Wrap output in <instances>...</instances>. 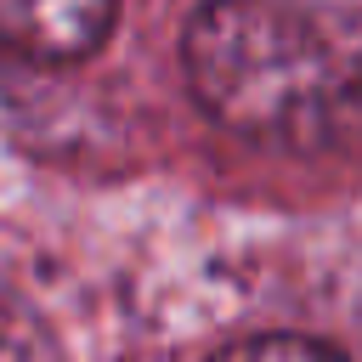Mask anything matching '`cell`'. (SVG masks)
Listing matches in <instances>:
<instances>
[{
	"instance_id": "1",
	"label": "cell",
	"mask_w": 362,
	"mask_h": 362,
	"mask_svg": "<svg viewBox=\"0 0 362 362\" xmlns=\"http://www.w3.org/2000/svg\"><path fill=\"white\" fill-rule=\"evenodd\" d=\"M181 68L198 107L249 141L317 153L362 124V57L294 0H204Z\"/></svg>"
},
{
	"instance_id": "2",
	"label": "cell",
	"mask_w": 362,
	"mask_h": 362,
	"mask_svg": "<svg viewBox=\"0 0 362 362\" xmlns=\"http://www.w3.org/2000/svg\"><path fill=\"white\" fill-rule=\"evenodd\" d=\"M119 23V0H0V51L62 68L85 62Z\"/></svg>"
},
{
	"instance_id": "3",
	"label": "cell",
	"mask_w": 362,
	"mask_h": 362,
	"mask_svg": "<svg viewBox=\"0 0 362 362\" xmlns=\"http://www.w3.org/2000/svg\"><path fill=\"white\" fill-rule=\"evenodd\" d=\"M0 362H62L51 322L11 283H0Z\"/></svg>"
},
{
	"instance_id": "4",
	"label": "cell",
	"mask_w": 362,
	"mask_h": 362,
	"mask_svg": "<svg viewBox=\"0 0 362 362\" xmlns=\"http://www.w3.org/2000/svg\"><path fill=\"white\" fill-rule=\"evenodd\" d=\"M209 362H351V356L311 334H249V339L215 351Z\"/></svg>"
}]
</instances>
